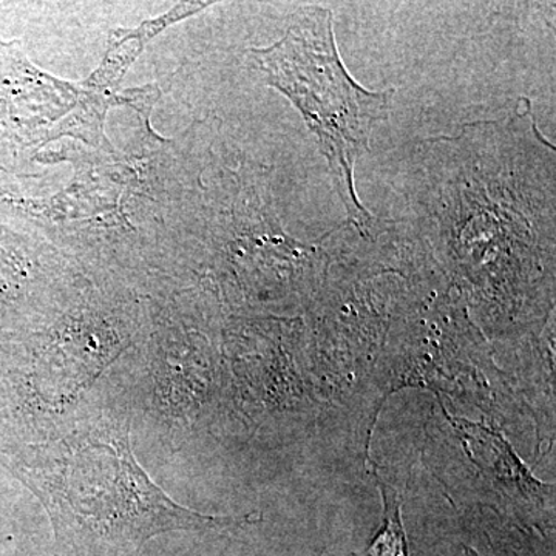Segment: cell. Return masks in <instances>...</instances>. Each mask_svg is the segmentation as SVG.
<instances>
[{"mask_svg": "<svg viewBox=\"0 0 556 556\" xmlns=\"http://www.w3.org/2000/svg\"><path fill=\"white\" fill-rule=\"evenodd\" d=\"M378 482L382 490L383 506H386L383 527L364 554L350 556H408L407 540H405L404 526H402L401 503H399L396 490L383 484L380 479Z\"/></svg>", "mask_w": 556, "mask_h": 556, "instance_id": "obj_4", "label": "cell"}, {"mask_svg": "<svg viewBox=\"0 0 556 556\" xmlns=\"http://www.w3.org/2000/svg\"><path fill=\"white\" fill-rule=\"evenodd\" d=\"M53 527L54 556H131L153 536L258 521L212 517L179 506L139 467L129 433L76 431L43 450L27 470Z\"/></svg>", "mask_w": 556, "mask_h": 556, "instance_id": "obj_2", "label": "cell"}, {"mask_svg": "<svg viewBox=\"0 0 556 556\" xmlns=\"http://www.w3.org/2000/svg\"><path fill=\"white\" fill-rule=\"evenodd\" d=\"M112 104H115V94L112 98L105 97V93L87 94L80 101L78 112L58 127L53 138L64 134L75 135L101 148L104 144L102 141H105L102 123H104L105 112ZM105 148L110 149L109 146Z\"/></svg>", "mask_w": 556, "mask_h": 556, "instance_id": "obj_5", "label": "cell"}, {"mask_svg": "<svg viewBox=\"0 0 556 556\" xmlns=\"http://www.w3.org/2000/svg\"><path fill=\"white\" fill-rule=\"evenodd\" d=\"M249 53L266 84L292 102L317 138L346 222L368 229L376 217L358 199L354 170L372 131L390 115L394 89L367 90L350 75L336 42L332 11L321 7L300 11L277 43Z\"/></svg>", "mask_w": 556, "mask_h": 556, "instance_id": "obj_3", "label": "cell"}, {"mask_svg": "<svg viewBox=\"0 0 556 556\" xmlns=\"http://www.w3.org/2000/svg\"><path fill=\"white\" fill-rule=\"evenodd\" d=\"M555 153L529 98L507 118L424 139L404 172L408 222L431 252L467 273L554 269Z\"/></svg>", "mask_w": 556, "mask_h": 556, "instance_id": "obj_1", "label": "cell"}]
</instances>
